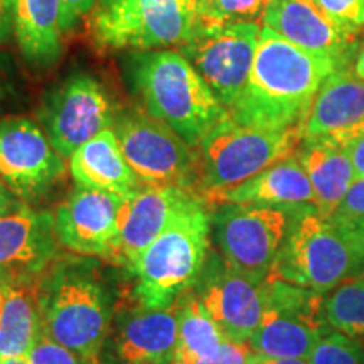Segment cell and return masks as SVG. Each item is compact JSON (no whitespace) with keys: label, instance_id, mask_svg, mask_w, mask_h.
<instances>
[{"label":"cell","instance_id":"obj_1","mask_svg":"<svg viewBox=\"0 0 364 364\" xmlns=\"http://www.w3.org/2000/svg\"><path fill=\"white\" fill-rule=\"evenodd\" d=\"M338 68L331 58L304 51L262 27L252 71L228 117L240 125L265 130L297 127L322 83Z\"/></svg>","mask_w":364,"mask_h":364},{"label":"cell","instance_id":"obj_2","mask_svg":"<svg viewBox=\"0 0 364 364\" xmlns=\"http://www.w3.org/2000/svg\"><path fill=\"white\" fill-rule=\"evenodd\" d=\"M43 331L100 364L118 304L103 268L91 257H59L38 284Z\"/></svg>","mask_w":364,"mask_h":364},{"label":"cell","instance_id":"obj_3","mask_svg":"<svg viewBox=\"0 0 364 364\" xmlns=\"http://www.w3.org/2000/svg\"><path fill=\"white\" fill-rule=\"evenodd\" d=\"M122 73L142 110L196 149L228 117L206 81L176 48L127 53Z\"/></svg>","mask_w":364,"mask_h":364},{"label":"cell","instance_id":"obj_4","mask_svg":"<svg viewBox=\"0 0 364 364\" xmlns=\"http://www.w3.org/2000/svg\"><path fill=\"white\" fill-rule=\"evenodd\" d=\"M209 243L211 211L201 196H196L130 268L139 304L169 307L194 289L208 262Z\"/></svg>","mask_w":364,"mask_h":364},{"label":"cell","instance_id":"obj_5","mask_svg":"<svg viewBox=\"0 0 364 364\" xmlns=\"http://www.w3.org/2000/svg\"><path fill=\"white\" fill-rule=\"evenodd\" d=\"M354 277H363L361 263L343 228L316 206L295 209L268 279L326 295Z\"/></svg>","mask_w":364,"mask_h":364},{"label":"cell","instance_id":"obj_6","mask_svg":"<svg viewBox=\"0 0 364 364\" xmlns=\"http://www.w3.org/2000/svg\"><path fill=\"white\" fill-rule=\"evenodd\" d=\"M302 142L300 125L285 130H265L240 125L226 117L199 144L198 194L204 203L292 156Z\"/></svg>","mask_w":364,"mask_h":364},{"label":"cell","instance_id":"obj_7","mask_svg":"<svg viewBox=\"0 0 364 364\" xmlns=\"http://www.w3.org/2000/svg\"><path fill=\"white\" fill-rule=\"evenodd\" d=\"M198 22V0H98L88 16L100 51H154L188 43Z\"/></svg>","mask_w":364,"mask_h":364},{"label":"cell","instance_id":"obj_8","mask_svg":"<svg viewBox=\"0 0 364 364\" xmlns=\"http://www.w3.org/2000/svg\"><path fill=\"white\" fill-rule=\"evenodd\" d=\"M113 130L144 188H179L198 194L199 152L171 127L144 110H120Z\"/></svg>","mask_w":364,"mask_h":364},{"label":"cell","instance_id":"obj_9","mask_svg":"<svg viewBox=\"0 0 364 364\" xmlns=\"http://www.w3.org/2000/svg\"><path fill=\"white\" fill-rule=\"evenodd\" d=\"M295 209L223 203L211 213L216 252L235 270L265 282L289 233Z\"/></svg>","mask_w":364,"mask_h":364},{"label":"cell","instance_id":"obj_10","mask_svg":"<svg viewBox=\"0 0 364 364\" xmlns=\"http://www.w3.org/2000/svg\"><path fill=\"white\" fill-rule=\"evenodd\" d=\"M118 108L107 85L90 71H71L46 90L38 122L65 159L115 125Z\"/></svg>","mask_w":364,"mask_h":364},{"label":"cell","instance_id":"obj_11","mask_svg":"<svg viewBox=\"0 0 364 364\" xmlns=\"http://www.w3.org/2000/svg\"><path fill=\"white\" fill-rule=\"evenodd\" d=\"M326 295L289 284L265 280V307L248 341L255 354L309 359L314 346L331 332L324 312Z\"/></svg>","mask_w":364,"mask_h":364},{"label":"cell","instance_id":"obj_12","mask_svg":"<svg viewBox=\"0 0 364 364\" xmlns=\"http://www.w3.org/2000/svg\"><path fill=\"white\" fill-rule=\"evenodd\" d=\"M260 33L258 22L196 24L188 43L176 49L230 110L252 71Z\"/></svg>","mask_w":364,"mask_h":364},{"label":"cell","instance_id":"obj_13","mask_svg":"<svg viewBox=\"0 0 364 364\" xmlns=\"http://www.w3.org/2000/svg\"><path fill=\"white\" fill-rule=\"evenodd\" d=\"M65 172V157L38 120L17 113L0 118V181L22 203L48 196Z\"/></svg>","mask_w":364,"mask_h":364},{"label":"cell","instance_id":"obj_14","mask_svg":"<svg viewBox=\"0 0 364 364\" xmlns=\"http://www.w3.org/2000/svg\"><path fill=\"white\" fill-rule=\"evenodd\" d=\"M127 201L124 196L76 188L53 213L59 247L117 263Z\"/></svg>","mask_w":364,"mask_h":364},{"label":"cell","instance_id":"obj_15","mask_svg":"<svg viewBox=\"0 0 364 364\" xmlns=\"http://www.w3.org/2000/svg\"><path fill=\"white\" fill-rule=\"evenodd\" d=\"M194 292L225 339L248 344L265 307V282L235 270L211 252Z\"/></svg>","mask_w":364,"mask_h":364},{"label":"cell","instance_id":"obj_16","mask_svg":"<svg viewBox=\"0 0 364 364\" xmlns=\"http://www.w3.org/2000/svg\"><path fill=\"white\" fill-rule=\"evenodd\" d=\"M58 258L53 213L22 204L0 218V287H38Z\"/></svg>","mask_w":364,"mask_h":364},{"label":"cell","instance_id":"obj_17","mask_svg":"<svg viewBox=\"0 0 364 364\" xmlns=\"http://www.w3.org/2000/svg\"><path fill=\"white\" fill-rule=\"evenodd\" d=\"M300 132L302 142L326 140L341 147L364 134V81L349 68H338L317 91Z\"/></svg>","mask_w":364,"mask_h":364},{"label":"cell","instance_id":"obj_18","mask_svg":"<svg viewBox=\"0 0 364 364\" xmlns=\"http://www.w3.org/2000/svg\"><path fill=\"white\" fill-rule=\"evenodd\" d=\"M112 332H115L113 344L122 364H174L179 332L176 302L162 309L142 304L118 306Z\"/></svg>","mask_w":364,"mask_h":364},{"label":"cell","instance_id":"obj_19","mask_svg":"<svg viewBox=\"0 0 364 364\" xmlns=\"http://www.w3.org/2000/svg\"><path fill=\"white\" fill-rule=\"evenodd\" d=\"M268 27L304 51L331 58L343 68L354 51L356 38L332 22L316 0H272L262 17Z\"/></svg>","mask_w":364,"mask_h":364},{"label":"cell","instance_id":"obj_20","mask_svg":"<svg viewBox=\"0 0 364 364\" xmlns=\"http://www.w3.org/2000/svg\"><path fill=\"white\" fill-rule=\"evenodd\" d=\"M196 196L199 194L179 188H142L129 198L117 265L130 272L140 255L167 230Z\"/></svg>","mask_w":364,"mask_h":364},{"label":"cell","instance_id":"obj_21","mask_svg":"<svg viewBox=\"0 0 364 364\" xmlns=\"http://www.w3.org/2000/svg\"><path fill=\"white\" fill-rule=\"evenodd\" d=\"M12 29L19 53L34 71H49L65 51L61 0H12Z\"/></svg>","mask_w":364,"mask_h":364},{"label":"cell","instance_id":"obj_22","mask_svg":"<svg viewBox=\"0 0 364 364\" xmlns=\"http://www.w3.org/2000/svg\"><path fill=\"white\" fill-rule=\"evenodd\" d=\"M68 161L76 188L103 191L124 198H132L144 188L127 162L113 127L76 149Z\"/></svg>","mask_w":364,"mask_h":364},{"label":"cell","instance_id":"obj_23","mask_svg":"<svg viewBox=\"0 0 364 364\" xmlns=\"http://www.w3.org/2000/svg\"><path fill=\"white\" fill-rule=\"evenodd\" d=\"M223 203L297 209L316 206V196L306 169L294 152L292 156L272 164L265 171L241 182L236 188L226 191L216 201L218 206Z\"/></svg>","mask_w":364,"mask_h":364},{"label":"cell","instance_id":"obj_24","mask_svg":"<svg viewBox=\"0 0 364 364\" xmlns=\"http://www.w3.org/2000/svg\"><path fill=\"white\" fill-rule=\"evenodd\" d=\"M295 154L311 181L316 208L332 218L358 181L351 157L344 147L326 140L300 142Z\"/></svg>","mask_w":364,"mask_h":364},{"label":"cell","instance_id":"obj_25","mask_svg":"<svg viewBox=\"0 0 364 364\" xmlns=\"http://www.w3.org/2000/svg\"><path fill=\"white\" fill-rule=\"evenodd\" d=\"M41 332L38 287H0V359H26Z\"/></svg>","mask_w":364,"mask_h":364},{"label":"cell","instance_id":"obj_26","mask_svg":"<svg viewBox=\"0 0 364 364\" xmlns=\"http://www.w3.org/2000/svg\"><path fill=\"white\" fill-rule=\"evenodd\" d=\"M179 332L174 364H198L211 356L225 343V336L204 311L194 289L188 290L176 300Z\"/></svg>","mask_w":364,"mask_h":364},{"label":"cell","instance_id":"obj_27","mask_svg":"<svg viewBox=\"0 0 364 364\" xmlns=\"http://www.w3.org/2000/svg\"><path fill=\"white\" fill-rule=\"evenodd\" d=\"M324 312L332 331L364 346V277H354L326 294Z\"/></svg>","mask_w":364,"mask_h":364},{"label":"cell","instance_id":"obj_28","mask_svg":"<svg viewBox=\"0 0 364 364\" xmlns=\"http://www.w3.org/2000/svg\"><path fill=\"white\" fill-rule=\"evenodd\" d=\"M272 0H198L196 24H233L258 22Z\"/></svg>","mask_w":364,"mask_h":364},{"label":"cell","instance_id":"obj_29","mask_svg":"<svg viewBox=\"0 0 364 364\" xmlns=\"http://www.w3.org/2000/svg\"><path fill=\"white\" fill-rule=\"evenodd\" d=\"M309 364H364V346L338 331L327 332L314 346Z\"/></svg>","mask_w":364,"mask_h":364},{"label":"cell","instance_id":"obj_30","mask_svg":"<svg viewBox=\"0 0 364 364\" xmlns=\"http://www.w3.org/2000/svg\"><path fill=\"white\" fill-rule=\"evenodd\" d=\"M316 4L346 34L358 38L364 31V0H316Z\"/></svg>","mask_w":364,"mask_h":364},{"label":"cell","instance_id":"obj_31","mask_svg":"<svg viewBox=\"0 0 364 364\" xmlns=\"http://www.w3.org/2000/svg\"><path fill=\"white\" fill-rule=\"evenodd\" d=\"M24 102L21 73L11 56L0 53V118L11 115Z\"/></svg>","mask_w":364,"mask_h":364},{"label":"cell","instance_id":"obj_32","mask_svg":"<svg viewBox=\"0 0 364 364\" xmlns=\"http://www.w3.org/2000/svg\"><path fill=\"white\" fill-rule=\"evenodd\" d=\"M26 359L29 364H98L80 356L78 353L71 351L66 346L59 344L44 331L41 332L38 343L34 344Z\"/></svg>","mask_w":364,"mask_h":364},{"label":"cell","instance_id":"obj_33","mask_svg":"<svg viewBox=\"0 0 364 364\" xmlns=\"http://www.w3.org/2000/svg\"><path fill=\"white\" fill-rule=\"evenodd\" d=\"M361 218H364V177L351 186L332 220L338 225H348V223L358 221Z\"/></svg>","mask_w":364,"mask_h":364},{"label":"cell","instance_id":"obj_34","mask_svg":"<svg viewBox=\"0 0 364 364\" xmlns=\"http://www.w3.org/2000/svg\"><path fill=\"white\" fill-rule=\"evenodd\" d=\"M253 351L248 344L225 341L211 356L204 358L198 364H250Z\"/></svg>","mask_w":364,"mask_h":364},{"label":"cell","instance_id":"obj_35","mask_svg":"<svg viewBox=\"0 0 364 364\" xmlns=\"http://www.w3.org/2000/svg\"><path fill=\"white\" fill-rule=\"evenodd\" d=\"M98 0H61L63 31H65V34L73 33L76 26H80V22L86 16H90Z\"/></svg>","mask_w":364,"mask_h":364},{"label":"cell","instance_id":"obj_36","mask_svg":"<svg viewBox=\"0 0 364 364\" xmlns=\"http://www.w3.org/2000/svg\"><path fill=\"white\" fill-rule=\"evenodd\" d=\"M343 228V231L348 236L349 241H351L354 252H356L359 263H361V272L364 277V218L358 221L348 223V225H339Z\"/></svg>","mask_w":364,"mask_h":364},{"label":"cell","instance_id":"obj_37","mask_svg":"<svg viewBox=\"0 0 364 364\" xmlns=\"http://www.w3.org/2000/svg\"><path fill=\"white\" fill-rule=\"evenodd\" d=\"M12 39V0H0V46H6Z\"/></svg>","mask_w":364,"mask_h":364},{"label":"cell","instance_id":"obj_38","mask_svg":"<svg viewBox=\"0 0 364 364\" xmlns=\"http://www.w3.org/2000/svg\"><path fill=\"white\" fill-rule=\"evenodd\" d=\"M346 152L351 157L354 171H356L358 179H363L364 177V134H361L353 142L346 145Z\"/></svg>","mask_w":364,"mask_h":364},{"label":"cell","instance_id":"obj_39","mask_svg":"<svg viewBox=\"0 0 364 364\" xmlns=\"http://www.w3.org/2000/svg\"><path fill=\"white\" fill-rule=\"evenodd\" d=\"M22 204H26V203H22L21 199L17 198V196L14 194L2 181H0V218L11 215V213H14V211H17Z\"/></svg>","mask_w":364,"mask_h":364},{"label":"cell","instance_id":"obj_40","mask_svg":"<svg viewBox=\"0 0 364 364\" xmlns=\"http://www.w3.org/2000/svg\"><path fill=\"white\" fill-rule=\"evenodd\" d=\"M250 364H309V361L300 358H270L253 353Z\"/></svg>","mask_w":364,"mask_h":364},{"label":"cell","instance_id":"obj_41","mask_svg":"<svg viewBox=\"0 0 364 364\" xmlns=\"http://www.w3.org/2000/svg\"><path fill=\"white\" fill-rule=\"evenodd\" d=\"M354 73H356L359 80L364 81V46L361 48V51L358 53L356 63H354Z\"/></svg>","mask_w":364,"mask_h":364},{"label":"cell","instance_id":"obj_42","mask_svg":"<svg viewBox=\"0 0 364 364\" xmlns=\"http://www.w3.org/2000/svg\"><path fill=\"white\" fill-rule=\"evenodd\" d=\"M0 364H29L27 359H0Z\"/></svg>","mask_w":364,"mask_h":364}]
</instances>
